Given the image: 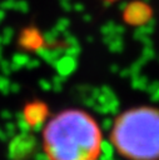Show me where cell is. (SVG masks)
<instances>
[{"label":"cell","mask_w":159,"mask_h":160,"mask_svg":"<svg viewBox=\"0 0 159 160\" xmlns=\"http://www.w3.org/2000/svg\"><path fill=\"white\" fill-rule=\"evenodd\" d=\"M41 144L48 160H99L103 134L93 115L81 109H65L46 122Z\"/></svg>","instance_id":"6da1fadb"},{"label":"cell","mask_w":159,"mask_h":160,"mask_svg":"<svg viewBox=\"0 0 159 160\" xmlns=\"http://www.w3.org/2000/svg\"><path fill=\"white\" fill-rule=\"evenodd\" d=\"M110 141L126 160H159V109L136 106L123 111L113 122Z\"/></svg>","instance_id":"7a4b0ae2"},{"label":"cell","mask_w":159,"mask_h":160,"mask_svg":"<svg viewBox=\"0 0 159 160\" xmlns=\"http://www.w3.org/2000/svg\"><path fill=\"white\" fill-rule=\"evenodd\" d=\"M108 1H115V0H108Z\"/></svg>","instance_id":"3957f363"}]
</instances>
